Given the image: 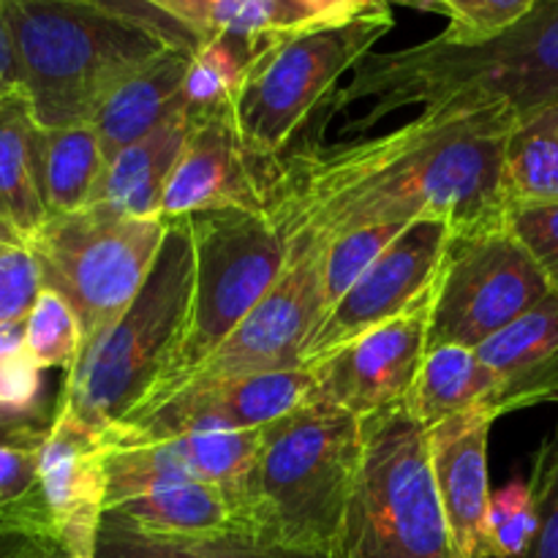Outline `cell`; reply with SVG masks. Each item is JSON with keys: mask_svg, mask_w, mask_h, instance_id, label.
I'll return each instance as SVG.
<instances>
[{"mask_svg": "<svg viewBox=\"0 0 558 558\" xmlns=\"http://www.w3.org/2000/svg\"><path fill=\"white\" fill-rule=\"evenodd\" d=\"M515 112L456 101L423 109L390 134L278 156L270 207L287 238H332L379 223L445 221L452 238L505 221L501 172Z\"/></svg>", "mask_w": 558, "mask_h": 558, "instance_id": "cell-1", "label": "cell"}, {"mask_svg": "<svg viewBox=\"0 0 558 558\" xmlns=\"http://www.w3.org/2000/svg\"><path fill=\"white\" fill-rule=\"evenodd\" d=\"M5 20L41 129L90 123L125 76L167 49L202 44L145 0H5Z\"/></svg>", "mask_w": 558, "mask_h": 558, "instance_id": "cell-2", "label": "cell"}, {"mask_svg": "<svg viewBox=\"0 0 558 558\" xmlns=\"http://www.w3.org/2000/svg\"><path fill=\"white\" fill-rule=\"evenodd\" d=\"M507 104L521 114L558 101V0H539L523 20L477 44L434 36L396 52H371L352 80L327 98V118L365 104L347 123L371 129L407 107L456 101Z\"/></svg>", "mask_w": 558, "mask_h": 558, "instance_id": "cell-3", "label": "cell"}, {"mask_svg": "<svg viewBox=\"0 0 558 558\" xmlns=\"http://www.w3.org/2000/svg\"><path fill=\"white\" fill-rule=\"evenodd\" d=\"M360 452L363 420L327 403H303L265 425L232 499V537L281 558H338Z\"/></svg>", "mask_w": 558, "mask_h": 558, "instance_id": "cell-4", "label": "cell"}, {"mask_svg": "<svg viewBox=\"0 0 558 558\" xmlns=\"http://www.w3.org/2000/svg\"><path fill=\"white\" fill-rule=\"evenodd\" d=\"M194 292V245L185 218L167 238L134 303L82 347L54 409L96 434L123 423L163 379L185 336Z\"/></svg>", "mask_w": 558, "mask_h": 558, "instance_id": "cell-5", "label": "cell"}, {"mask_svg": "<svg viewBox=\"0 0 558 558\" xmlns=\"http://www.w3.org/2000/svg\"><path fill=\"white\" fill-rule=\"evenodd\" d=\"M338 558H456L428 428L407 407L363 417V452Z\"/></svg>", "mask_w": 558, "mask_h": 558, "instance_id": "cell-6", "label": "cell"}, {"mask_svg": "<svg viewBox=\"0 0 558 558\" xmlns=\"http://www.w3.org/2000/svg\"><path fill=\"white\" fill-rule=\"evenodd\" d=\"M194 245V292L185 336L163 379L136 409L167 396L267 298L292 259V240L267 210H205L185 218ZM134 409V412H136Z\"/></svg>", "mask_w": 558, "mask_h": 558, "instance_id": "cell-7", "label": "cell"}, {"mask_svg": "<svg viewBox=\"0 0 558 558\" xmlns=\"http://www.w3.org/2000/svg\"><path fill=\"white\" fill-rule=\"evenodd\" d=\"M163 238V218H134L87 205L49 218L27 248L36 256L44 289L71 305L87 343L134 303Z\"/></svg>", "mask_w": 558, "mask_h": 558, "instance_id": "cell-8", "label": "cell"}, {"mask_svg": "<svg viewBox=\"0 0 558 558\" xmlns=\"http://www.w3.org/2000/svg\"><path fill=\"white\" fill-rule=\"evenodd\" d=\"M392 25V16L360 20L262 44L234 101V125L251 156H283L305 118L336 93L347 71L374 52Z\"/></svg>", "mask_w": 558, "mask_h": 558, "instance_id": "cell-9", "label": "cell"}, {"mask_svg": "<svg viewBox=\"0 0 558 558\" xmlns=\"http://www.w3.org/2000/svg\"><path fill=\"white\" fill-rule=\"evenodd\" d=\"M52 428L38 450L36 480L0 499V558H76L96 554L107 507V445L52 407Z\"/></svg>", "mask_w": 558, "mask_h": 558, "instance_id": "cell-10", "label": "cell"}, {"mask_svg": "<svg viewBox=\"0 0 558 558\" xmlns=\"http://www.w3.org/2000/svg\"><path fill=\"white\" fill-rule=\"evenodd\" d=\"M550 292L543 267L505 221L450 238L434 283L428 347L480 349Z\"/></svg>", "mask_w": 558, "mask_h": 558, "instance_id": "cell-11", "label": "cell"}, {"mask_svg": "<svg viewBox=\"0 0 558 558\" xmlns=\"http://www.w3.org/2000/svg\"><path fill=\"white\" fill-rule=\"evenodd\" d=\"M322 256H325L322 240H294L292 259L276 287L267 292V298L223 338L221 347L210 357L189 371L163 398L183 387L207 385V381L303 368L305 343L311 341L316 327L327 316L325 289H322Z\"/></svg>", "mask_w": 558, "mask_h": 558, "instance_id": "cell-12", "label": "cell"}, {"mask_svg": "<svg viewBox=\"0 0 558 558\" xmlns=\"http://www.w3.org/2000/svg\"><path fill=\"white\" fill-rule=\"evenodd\" d=\"M452 229L445 221H414L381 251L379 259L327 311L305 343L303 368L330 357L363 332L396 319L434 289L450 248Z\"/></svg>", "mask_w": 558, "mask_h": 558, "instance_id": "cell-13", "label": "cell"}, {"mask_svg": "<svg viewBox=\"0 0 558 558\" xmlns=\"http://www.w3.org/2000/svg\"><path fill=\"white\" fill-rule=\"evenodd\" d=\"M430 308L434 289L401 316L305 368L314 376L305 403H327L360 420L403 407L428 354Z\"/></svg>", "mask_w": 558, "mask_h": 558, "instance_id": "cell-14", "label": "cell"}, {"mask_svg": "<svg viewBox=\"0 0 558 558\" xmlns=\"http://www.w3.org/2000/svg\"><path fill=\"white\" fill-rule=\"evenodd\" d=\"M311 387L314 376L305 368L183 387L104 430V439L156 441L207 430H259L303 407Z\"/></svg>", "mask_w": 558, "mask_h": 558, "instance_id": "cell-15", "label": "cell"}, {"mask_svg": "<svg viewBox=\"0 0 558 558\" xmlns=\"http://www.w3.org/2000/svg\"><path fill=\"white\" fill-rule=\"evenodd\" d=\"M191 134L161 202L163 221L205 210H267L276 158L251 156L234 125V107L191 114Z\"/></svg>", "mask_w": 558, "mask_h": 558, "instance_id": "cell-16", "label": "cell"}, {"mask_svg": "<svg viewBox=\"0 0 558 558\" xmlns=\"http://www.w3.org/2000/svg\"><path fill=\"white\" fill-rule=\"evenodd\" d=\"M494 420L485 412L456 414L428 428L430 463L441 510L450 529L452 556H488V436Z\"/></svg>", "mask_w": 558, "mask_h": 558, "instance_id": "cell-17", "label": "cell"}, {"mask_svg": "<svg viewBox=\"0 0 558 558\" xmlns=\"http://www.w3.org/2000/svg\"><path fill=\"white\" fill-rule=\"evenodd\" d=\"M494 374V390L480 412L490 420L539 403H558V292L490 336L477 349Z\"/></svg>", "mask_w": 558, "mask_h": 558, "instance_id": "cell-18", "label": "cell"}, {"mask_svg": "<svg viewBox=\"0 0 558 558\" xmlns=\"http://www.w3.org/2000/svg\"><path fill=\"white\" fill-rule=\"evenodd\" d=\"M191 123V109L183 104L150 134L109 158L90 205H104L134 218H161L163 191L183 156Z\"/></svg>", "mask_w": 558, "mask_h": 558, "instance_id": "cell-19", "label": "cell"}, {"mask_svg": "<svg viewBox=\"0 0 558 558\" xmlns=\"http://www.w3.org/2000/svg\"><path fill=\"white\" fill-rule=\"evenodd\" d=\"M194 52L196 49L185 47L167 49L104 96L90 120L101 142L104 161L150 134L174 109L183 107V80Z\"/></svg>", "mask_w": 558, "mask_h": 558, "instance_id": "cell-20", "label": "cell"}, {"mask_svg": "<svg viewBox=\"0 0 558 558\" xmlns=\"http://www.w3.org/2000/svg\"><path fill=\"white\" fill-rule=\"evenodd\" d=\"M36 129L31 98L22 87L0 96V218L25 245L49 221L36 180Z\"/></svg>", "mask_w": 558, "mask_h": 558, "instance_id": "cell-21", "label": "cell"}, {"mask_svg": "<svg viewBox=\"0 0 558 558\" xmlns=\"http://www.w3.org/2000/svg\"><path fill=\"white\" fill-rule=\"evenodd\" d=\"M36 180L47 216H69L90 205L104 172V153L93 123L41 129L33 136Z\"/></svg>", "mask_w": 558, "mask_h": 558, "instance_id": "cell-22", "label": "cell"}, {"mask_svg": "<svg viewBox=\"0 0 558 558\" xmlns=\"http://www.w3.org/2000/svg\"><path fill=\"white\" fill-rule=\"evenodd\" d=\"M104 515L153 534H232V505L221 488L207 483L156 485L114 501Z\"/></svg>", "mask_w": 558, "mask_h": 558, "instance_id": "cell-23", "label": "cell"}, {"mask_svg": "<svg viewBox=\"0 0 558 558\" xmlns=\"http://www.w3.org/2000/svg\"><path fill=\"white\" fill-rule=\"evenodd\" d=\"M494 390V374L480 360L477 349L428 347L417 381L407 398V412L423 428H434L441 420L474 412Z\"/></svg>", "mask_w": 558, "mask_h": 558, "instance_id": "cell-24", "label": "cell"}, {"mask_svg": "<svg viewBox=\"0 0 558 558\" xmlns=\"http://www.w3.org/2000/svg\"><path fill=\"white\" fill-rule=\"evenodd\" d=\"M505 210L558 199V101L521 114L507 140Z\"/></svg>", "mask_w": 558, "mask_h": 558, "instance_id": "cell-25", "label": "cell"}, {"mask_svg": "<svg viewBox=\"0 0 558 558\" xmlns=\"http://www.w3.org/2000/svg\"><path fill=\"white\" fill-rule=\"evenodd\" d=\"M93 558H281L262 554L232 534L191 537V534H153L101 518Z\"/></svg>", "mask_w": 558, "mask_h": 558, "instance_id": "cell-26", "label": "cell"}, {"mask_svg": "<svg viewBox=\"0 0 558 558\" xmlns=\"http://www.w3.org/2000/svg\"><path fill=\"white\" fill-rule=\"evenodd\" d=\"M259 49L234 36H213L202 41L183 80V104L191 114L234 107L251 60Z\"/></svg>", "mask_w": 558, "mask_h": 558, "instance_id": "cell-27", "label": "cell"}, {"mask_svg": "<svg viewBox=\"0 0 558 558\" xmlns=\"http://www.w3.org/2000/svg\"><path fill=\"white\" fill-rule=\"evenodd\" d=\"M25 347L41 371L63 368L69 374L80 360L85 338L71 305L52 289H41L25 322Z\"/></svg>", "mask_w": 558, "mask_h": 558, "instance_id": "cell-28", "label": "cell"}, {"mask_svg": "<svg viewBox=\"0 0 558 558\" xmlns=\"http://www.w3.org/2000/svg\"><path fill=\"white\" fill-rule=\"evenodd\" d=\"M196 38L234 36L256 41L267 27V0H145Z\"/></svg>", "mask_w": 558, "mask_h": 558, "instance_id": "cell-29", "label": "cell"}, {"mask_svg": "<svg viewBox=\"0 0 558 558\" xmlns=\"http://www.w3.org/2000/svg\"><path fill=\"white\" fill-rule=\"evenodd\" d=\"M409 223H379L341 234L325 243L322 256V289H325L327 311L352 289V283L374 265L381 251L407 229Z\"/></svg>", "mask_w": 558, "mask_h": 558, "instance_id": "cell-30", "label": "cell"}, {"mask_svg": "<svg viewBox=\"0 0 558 558\" xmlns=\"http://www.w3.org/2000/svg\"><path fill=\"white\" fill-rule=\"evenodd\" d=\"M392 16L387 0H272V38Z\"/></svg>", "mask_w": 558, "mask_h": 558, "instance_id": "cell-31", "label": "cell"}, {"mask_svg": "<svg viewBox=\"0 0 558 558\" xmlns=\"http://www.w3.org/2000/svg\"><path fill=\"white\" fill-rule=\"evenodd\" d=\"M537 534V507L529 483L512 480L490 496L488 507V556L523 558Z\"/></svg>", "mask_w": 558, "mask_h": 558, "instance_id": "cell-32", "label": "cell"}, {"mask_svg": "<svg viewBox=\"0 0 558 558\" xmlns=\"http://www.w3.org/2000/svg\"><path fill=\"white\" fill-rule=\"evenodd\" d=\"M539 0H434V14L447 16L439 38L450 44H477L507 31Z\"/></svg>", "mask_w": 558, "mask_h": 558, "instance_id": "cell-33", "label": "cell"}, {"mask_svg": "<svg viewBox=\"0 0 558 558\" xmlns=\"http://www.w3.org/2000/svg\"><path fill=\"white\" fill-rule=\"evenodd\" d=\"M41 289L33 251L25 243L0 245V325H25Z\"/></svg>", "mask_w": 558, "mask_h": 558, "instance_id": "cell-34", "label": "cell"}, {"mask_svg": "<svg viewBox=\"0 0 558 558\" xmlns=\"http://www.w3.org/2000/svg\"><path fill=\"white\" fill-rule=\"evenodd\" d=\"M505 223L543 267L550 289L558 292V199L507 207Z\"/></svg>", "mask_w": 558, "mask_h": 558, "instance_id": "cell-35", "label": "cell"}, {"mask_svg": "<svg viewBox=\"0 0 558 558\" xmlns=\"http://www.w3.org/2000/svg\"><path fill=\"white\" fill-rule=\"evenodd\" d=\"M529 488L537 507V534L523 558H558V430L539 447Z\"/></svg>", "mask_w": 558, "mask_h": 558, "instance_id": "cell-36", "label": "cell"}, {"mask_svg": "<svg viewBox=\"0 0 558 558\" xmlns=\"http://www.w3.org/2000/svg\"><path fill=\"white\" fill-rule=\"evenodd\" d=\"M38 450H41V447H0V499L22 494V490L36 480Z\"/></svg>", "mask_w": 558, "mask_h": 558, "instance_id": "cell-37", "label": "cell"}, {"mask_svg": "<svg viewBox=\"0 0 558 558\" xmlns=\"http://www.w3.org/2000/svg\"><path fill=\"white\" fill-rule=\"evenodd\" d=\"M54 412H5L0 409V447L22 445V447H41L52 428Z\"/></svg>", "mask_w": 558, "mask_h": 558, "instance_id": "cell-38", "label": "cell"}, {"mask_svg": "<svg viewBox=\"0 0 558 558\" xmlns=\"http://www.w3.org/2000/svg\"><path fill=\"white\" fill-rule=\"evenodd\" d=\"M20 87H22L20 60H16L9 20H5V0H0V96H5V93L11 90H20Z\"/></svg>", "mask_w": 558, "mask_h": 558, "instance_id": "cell-39", "label": "cell"}, {"mask_svg": "<svg viewBox=\"0 0 558 558\" xmlns=\"http://www.w3.org/2000/svg\"><path fill=\"white\" fill-rule=\"evenodd\" d=\"M390 5H403L414 11H434V0H387Z\"/></svg>", "mask_w": 558, "mask_h": 558, "instance_id": "cell-40", "label": "cell"}, {"mask_svg": "<svg viewBox=\"0 0 558 558\" xmlns=\"http://www.w3.org/2000/svg\"><path fill=\"white\" fill-rule=\"evenodd\" d=\"M14 243H22V238L3 221V218H0V245H14Z\"/></svg>", "mask_w": 558, "mask_h": 558, "instance_id": "cell-41", "label": "cell"}, {"mask_svg": "<svg viewBox=\"0 0 558 558\" xmlns=\"http://www.w3.org/2000/svg\"><path fill=\"white\" fill-rule=\"evenodd\" d=\"M76 558H93V556H76Z\"/></svg>", "mask_w": 558, "mask_h": 558, "instance_id": "cell-42", "label": "cell"}]
</instances>
